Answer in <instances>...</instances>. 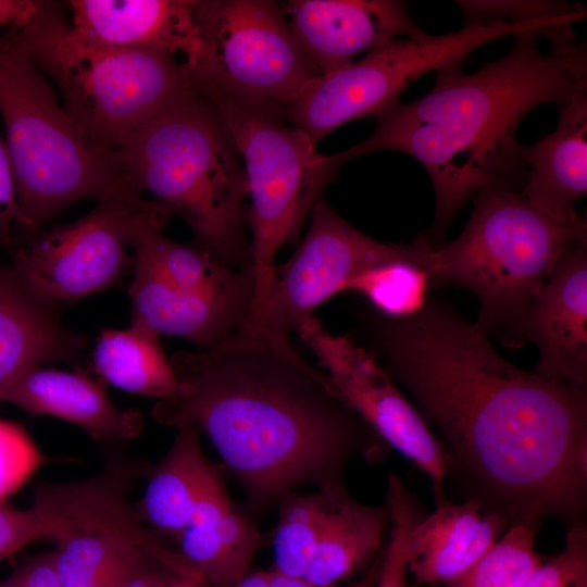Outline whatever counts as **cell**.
<instances>
[{
  "mask_svg": "<svg viewBox=\"0 0 587 587\" xmlns=\"http://www.w3.org/2000/svg\"><path fill=\"white\" fill-rule=\"evenodd\" d=\"M363 347L435 427L463 500L510 524L567 525L587 508V387L524 371L474 322L430 299L394 319L355 309Z\"/></svg>",
  "mask_w": 587,
  "mask_h": 587,
  "instance_id": "1",
  "label": "cell"
},
{
  "mask_svg": "<svg viewBox=\"0 0 587 587\" xmlns=\"http://www.w3.org/2000/svg\"><path fill=\"white\" fill-rule=\"evenodd\" d=\"M170 362L178 388L157 401L152 417L209 438L240 486L248 516L304 486L335 494L354 460H378L387 447L290 338L240 327Z\"/></svg>",
  "mask_w": 587,
  "mask_h": 587,
  "instance_id": "2",
  "label": "cell"
},
{
  "mask_svg": "<svg viewBox=\"0 0 587 587\" xmlns=\"http://www.w3.org/2000/svg\"><path fill=\"white\" fill-rule=\"evenodd\" d=\"M511 50L467 74L462 63L437 70L424 97L397 103L375 115L376 126L362 142L332 154L339 165L379 151L414 158L435 192L430 228L421 236L433 248L444 245L458 212L478 190H517L527 167L516 130L537 107H559L587 91V48L575 34L539 48L538 30L513 36Z\"/></svg>",
  "mask_w": 587,
  "mask_h": 587,
  "instance_id": "3",
  "label": "cell"
},
{
  "mask_svg": "<svg viewBox=\"0 0 587 587\" xmlns=\"http://www.w3.org/2000/svg\"><path fill=\"white\" fill-rule=\"evenodd\" d=\"M118 151L135 193H150L179 215L192 230L193 242L225 266L252 267L245 170L217 111L196 86L142 125Z\"/></svg>",
  "mask_w": 587,
  "mask_h": 587,
  "instance_id": "4",
  "label": "cell"
},
{
  "mask_svg": "<svg viewBox=\"0 0 587 587\" xmlns=\"http://www.w3.org/2000/svg\"><path fill=\"white\" fill-rule=\"evenodd\" d=\"M0 112L21 211L36 230L79 201L140 198L120 151L89 137L52 85L5 34L0 36Z\"/></svg>",
  "mask_w": 587,
  "mask_h": 587,
  "instance_id": "5",
  "label": "cell"
},
{
  "mask_svg": "<svg viewBox=\"0 0 587 587\" xmlns=\"http://www.w3.org/2000/svg\"><path fill=\"white\" fill-rule=\"evenodd\" d=\"M4 34L55 83L74 122L111 150L195 89L189 68L171 54L82 42L57 2L45 1L30 24Z\"/></svg>",
  "mask_w": 587,
  "mask_h": 587,
  "instance_id": "6",
  "label": "cell"
},
{
  "mask_svg": "<svg viewBox=\"0 0 587 587\" xmlns=\"http://www.w3.org/2000/svg\"><path fill=\"white\" fill-rule=\"evenodd\" d=\"M586 237L585 218L559 223L519 190L486 187L474 195L462 233L430 251L429 272L435 285L472 291L479 302L474 323L498 336L536 296L561 255Z\"/></svg>",
  "mask_w": 587,
  "mask_h": 587,
  "instance_id": "7",
  "label": "cell"
},
{
  "mask_svg": "<svg viewBox=\"0 0 587 587\" xmlns=\"http://www.w3.org/2000/svg\"><path fill=\"white\" fill-rule=\"evenodd\" d=\"M118 449L107 452L95 476L66 483H40L32 509L45 538L52 539L63 587H122L140 567L155 563L201 580L162 533L135 514L129 492L148 467Z\"/></svg>",
  "mask_w": 587,
  "mask_h": 587,
  "instance_id": "8",
  "label": "cell"
},
{
  "mask_svg": "<svg viewBox=\"0 0 587 587\" xmlns=\"http://www.w3.org/2000/svg\"><path fill=\"white\" fill-rule=\"evenodd\" d=\"M195 86L217 111L247 178L251 201L246 222L255 277L251 314L270 292L277 252L298 240L305 220L341 165L320 153L309 135L283 115Z\"/></svg>",
  "mask_w": 587,
  "mask_h": 587,
  "instance_id": "9",
  "label": "cell"
},
{
  "mask_svg": "<svg viewBox=\"0 0 587 587\" xmlns=\"http://www.w3.org/2000/svg\"><path fill=\"white\" fill-rule=\"evenodd\" d=\"M553 18L463 25L442 35L402 37L319 77L286 111L285 118L317 142L357 118L375 116L400 102L417 78L462 61L475 49L526 30L545 32Z\"/></svg>",
  "mask_w": 587,
  "mask_h": 587,
  "instance_id": "10",
  "label": "cell"
},
{
  "mask_svg": "<svg viewBox=\"0 0 587 587\" xmlns=\"http://www.w3.org/2000/svg\"><path fill=\"white\" fill-rule=\"evenodd\" d=\"M209 49L190 71L196 85L285 117L320 77L300 47L282 4L270 0H195Z\"/></svg>",
  "mask_w": 587,
  "mask_h": 587,
  "instance_id": "11",
  "label": "cell"
},
{
  "mask_svg": "<svg viewBox=\"0 0 587 587\" xmlns=\"http://www.w3.org/2000/svg\"><path fill=\"white\" fill-rule=\"evenodd\" d=\"M430 249L421 235L407 245L374 239L348 223L323 197L310 213L300 246L275 267L265 301L241 327L289 338L319 305L345 292L365 270L389 260L421 258Z\"/></svg>",
  "mask_w": 587,
  "mask_h": 587,
  "instance_id": "12",
  "label": "cell"
},
{
  "mask_svg": "<svg viewBox=\"0 0 587 587\" xmlns=\"http://www.w3.org/2000/svg\"><path fill=\"white\" fill-rule=\"evenodd\" d=\"M140 198L101 200L85 216L30 234L12 267L39 296L73 302L117 284L134 266L132 238L140 215L159 209Z\"/></svg>",
  "mask_w": 587,
  "mask_h": 587,
  "instance_id": "13",
  "label": "cell"
},
{
  "mask_svg": "<svg viewBox=\"0 0 587 587\" xmlns=\"http://www.w3.org/2000/svg\"><path fill=\"white\" fill-rule=\"evenodd\" d=\"M346 404L430 480L436 503L447 499L449 458L415 405L353 337L328 330L311 315L296 330Z\"/></svg>",
  "mask_w": 587,
  "mask_h": 587,
  "instance_id": "14",
  "label": "cell"
},
{
  "mask_svg": "<svg viewBox=\"0 0 587 587\" xmlns=\"http://www.w3.org/2000/svg\"><path fill=\"white\" fill-rule=\"evenodd\" d=\"M498 336L511 348L534 344L537 375L587 387V237L561 255L536 296Z\"/></svg>",
  "mask_w": 587,
  "mask_h": 587,
  "instance_id": "15",
  "label": "cell"
},
{
  "mask_svg": "<svg viewBox=\"0 0 587 587\" xmlns=\"http://www.w3.org/2000/svg\"><path fill=\"white\" fill-rule=\"evenodd\" d=\"M320 77L388 41L426 33L400 0H290L280 3Z\"/></svg>",
  "mask_w": 587,
  "mask_h": 587,
  "instance_id": "16",
  "label": "cell"
},
{
  "mask_svg": "<svg viewBox=\"0 0 587 587\" xmlns=\"http://www.w3.org/2000/svg\"><path fill=\"white\" fill-rule=\"evenodd\" d=\"M66 7L71 30L84 43L180 57L190 71L208 61L195 0H71Z\"/></svg>",
  "mask_w": 587,
  "mask_h": 587,
  "instance_id": "17",
  "label": "cell"
},
{
  "mask_svg": "<svg viewBox=\"0 0 587 587\" xmlns=\"http://www.w3.org/2000/svg\"><path fill=\"white\" fill-rule=\"evenodd\" d=\"M0 400L35 415L67 421L108 445L129 441L143 432L139 411L117 408L104 388L83 373L28 366L0 389Z\"/></svg>",
  "mask_w": 587,
  "mask_h": 587,
  "instance_id": "18",
  "label": "cell"
},
{
  "mask_svg": "<svg viewBox=\"0 0 587 587\" xmlns=\"http://www.w3.org/2000/svg\"><path fill=\"white\" fill-rule=\"evenodd\" d=\"M508 526L503 514L478 500L445 499L414 524L408 572L417 585L449 586L484 557Z\"/></svg>",
  "mask_w": 587,
  "mask_h": 587,
  "instance_id": "19",
  "label": "cell"
},
{
  "mask_svg": "<svg viewBox=\"0 0 587 587\" xmlns=\"http://www.w3.org/2000/svg\"><path fill=\"white\" fill-rule=\"evenodd\" d=\"M177 540L178 552L208 587H235L271 544V533L237 508L217 471Z\"/></svg>",
  "mask_w": 587,
  "mask_h": 587,
  "instance_id": "20",
  "label": "cell"
},
{
  "mask_svg": "<svg viewBox=\"0 0 587 587\" xmlns=\"http://www.w3.org/2000/svg\"><path fill=\"white\" fill-rule=\"evenodd\" d=\"M559 108L555 129L522 145L527 174L521 192L550 218L575 224L584 220L575 204L587 193V91Z\"/></svg>",
  "mask_w": 587,
  "mask_h": 587,
  "instance_id": "21",
  "label": "cell"
},
{
  "mask_svg": "<svg viewBox=\"0 0 587 587\" xmlns=\"http://www.w3.org/2000/svg\"><path fill=\"white\" fill-rule=\"evenodd\" d=\"M128 295L132 322L158 335L185 338L200 350L233 336L248 319L254 299L252 294L210 296L182 291L138 264H134Z\"/></svg>",
  "mask_w": 587,
  "mask_h": 587,
  "instance_id": "22",
  "label": "cell"
},
{
  "mask_svg": "<svg viewBox=\"0 0 587 587\" xmlns=\"http://www.w3.org/2000/svg\"><path fill=\"white\" fill-rule=\"evenodd\" d=\"M58 305L0 264V389L25 367L80 358L85 337L64 327Z\"/></svg>",
  "mask_w": 587,
  "mask_h": 587,
  "instance_id": "23",
  "label": "cell"
},
{
  "mask_svg": "<svg viewBox=\"0 0 587 587\" xmlns=\"http://www.w3.org/2000/svg\"><path fill=\"white\" fill-rule=\"evenodd\" d=\"M172 213L164 207L137 220L132 238L134 264L171 287L191 294L227 296L255 292L253 267L233 270L197 243H180L163 233Z\"/></svg>",
  "mask_w": 587,
  "mask_h": 587,
  "instance_id": "24",
  "label": "cell"
},
{
  "mask_svg": "<svg viewBox=\"0 0 587 587\" xmlns=\"http://www.w3.org/2000/svg\"><path fill=\"white\" fill-rule=\"evenodd\" d=\"M176 429L166 453L148 465L146 489L134 510L142 523L177 539L218 470L203 451L195 426L185 424Z\"/></svg>",
  "mask_w": 587,
  "mask_h": 587,
  "instance_id": "25",
  "label": "cell"
},
{
  "mask_svg": "<svg viewBox=\"0 0 587 587\" xmlns=\"http://www.w3.org/2000/svg\"><path fill=\"white\" fill-rule=\"evenodd\" d=\"M390 525L386 505L355 500L346 489L332 501L312 561L303 576L316 587H333L378 557Z\"/></svg>",
  "mask_w": 587,
  "mask_h": 587,
  "instance_id": "26",
  "label": "cell"
},
{
  "mask_svg": "<svg viewBox=\"0 0 587 587\" xmlns=\"http://www.w3.org/2000/svg\"><path fill=\"white\" fill-rule=\"evenodd\" d=\"M159 336L135 322L126 329H101L93 351L97 374L132 394L158 400L171 397L178 379Z\"/></svg>",
  "mask_w": 587,
  "mask_h": 587,
  "instance_id": "27",
  "label": "cell"
},
{
  "mask_svg": "<svg viewBox=\"0 0 587 587\" xmlns=\"http://www.w3.org/2000/svg\"><path fill=\"white\" fill-rule=\"evenodd\" d=\"M338 492L294 491L277 503V522L271 533L273 571L290 577L304 576Z\"/></svg>",
  "mask_w": 587,
  "mask_h": 587,
  "instance_id": "28",
  "label": "cell"
},
{
  "mask_svg": "<svg viewBox=\"0 0 587 587\" xmlns=\"http://www.w3.org/2000/svg\"><path fill=\"white\" fill-rule=\"evenodd\" d=\"M382 262L355 276L345 291L355 292L376 312L394 319L421 312L435 286L429 272V254Z\"/></svg>",
  "mask_w": 587,
  "mask_h": 587,
  "instance_id": "29",
  "label": "cell"
},
{
  "mask_svg": "<svg viewBox=\"0 0 587 587\" xmlns=\"http://www.w3.org/2000/svg\"><path fill=\"white\" fill-rule=\"evenodd\" d=\"M538 527L510 524L484 557L448 587H523L542 563L535 550Z\"/></svg>",
  "mask_w": 587,
  "mask_h": 587,
  "instance_id": "30",
  "label": "cell"
},
{
  "mask_svg": "<svg viewBox=\"0 0 587 587\" xmlns=\"http://www.w3.org/2000/svg\"><path fill=\"white\" fill-rule=\"evenodd\" d=\"M385 503L389 510L390 525L374 587H408L410 535L423 513L416 496L396 474L388 476Z\"/></svg>",
  "mask_w": 587,
  "mask_h": 587,
  "instance_id": "31",
  "label": "cell"
},
{
  "mask_svg": "<svg viewBox=\"0 0 587 587\" xmlns=\"http://www.w3.org/2000/svg\"><path fill=\"white\" fill-rule=\"evenodd\" d=\"M465 25L494 22H532L586 10L582 4L555 0H458Z\"/></svg>",
  "mask_w": 587,
  "mask_h": 587,
  "instance_id": "32",
  "label": "cell"
},
{
  "mask_svg": "<svg viewBox=\"0 0 587 587\" xmlns=\"http://www.w3.org/2000/svg\"><path fill=\"white\" fill-rule=\"evenodd\" d=\"M47 461L23 426L0 419V502L15 492Z\"/></svg>",
  "mask_w": 587,
  "mask_h": 587,
  "instance_id": "33",
  "label": "cell"
},
{
  "mask_svg": "<svg viewBox=\"0 0 587 587\" xmlns=\"http://www.w3.org/2000/svg\"><path fill=\"white\" fill-rule=\"evenodd\" d=\"M523 587H587V525H567L563 549L541 563Z\"/></svg>",
  "mask_w": 587,
  "mask_h": 587,
  "instance_id": "34",
  "label": "cell"
},
{
  "mask_svg": "<svg viewBox=\"0 0 587 587\" xmlns=\"http://www.w3.org/2000/svg\"><path fill=\"white\" fill-rule=\"evenodd\" d=\"M20 227L29 234L36 230L20 209L7 143L0 136V237L4 247L15 249L13 232Z\"/></svg>",
  "mask_w": 587,
  "mask_h": 587,
  "instance_id": "35",
  "label": "cell"
},
{
  "mask_svg": "<svg viewBox=\"0 0 587 587\" xmlns=\"http://www.w3.org/2000/svg\"><path fill=\"white\" fill-rule=\"evenodd\" d=\"M42 538L43 527L32 508L21 510L0 502V561Z\"/></svg>",
  "mask_w": 587,
  "mask_h": 587,
  "instance_id": "36",
  "label": "cell"
},
{
  "mask_svg": "<svg viewBox=\"0 0 587 587\" xmlns=\"http://www.w3.org/2000/svg\"><path fill=\"white\" fill-rule=\"evenodd\" d=\"M14 575L22 587H63L53 551L28 559Z\"/></svg>",
  "mask_w": 587,
  "mask_h": 587,
  "instance_id": "37",
  "label": "cell"
},
{
  "mask_svg": "<svg viewBox=\"0 0 587 587\" xmlns=\"http://www.w3.org/2000/svg\"><path fill=\"white\" fill-rule=\"evenodd\" d=\"M45 1L0 0V36L30 24L41 12Z\"/></svg>",
  "mask_w": 587,
  "mask_h": 587,
  "instance_id": "38",
  "label": "cell"
},
{
  "mask_svg": "<svg viewBox=\"0 0 587 587\" xmlns=\"http://www.w3.org/2000/svg\"><path fill=\"white\" fill-rule=\"evenodd\" d=\"M183 579L191 578L184 577L162 565L151 563L136 571L122 587H177Z\"/></svg>",
  "mask_w": 587,
  "mask_h": 587,
  "instance_id": "39",
  "label": "cell"
},
{
  "mask_svg": "<svg viewBox=\"0 0 587 587\" xmlns=\"http://www.w3.org/2000/svg\"><path fill=\"white\" fill-rule=\"evenodd\" d=\"M235 587H271L270 571L249 572Z\"/></svg>",
  "mask_w": 587,
  "mask_h": 587,
  "instance_id": "40",
  "label": "cell"
},
{
  "mask_svg": "<svg viewBox=\"0 0 587 587\" xmlns=\"http://www.w3.org/2000/svg\"><path fill=\"white\" fill-rule=\"evenodd\" d=\"M0 587H22L16 576L13 574L0 582Z\"/></svg>",
  "mask_w": 587,
  "mask_h": 587,
  "instance_id": "41",
  "label": "cell"
},
{
  "mask_svg": "<svg viewBox=\"0 0 587 587\" xmlns=\"http://www.w3.org/2000/svg\"><path fill=\"white\" fill-rule=\"evenodd\" d=\"M177 587H208L204 583L192 580V579H183Z\"/></svg>",
  "mask_w": 587,
  "mask_h": 587,
  "instance_id": "42",
  "label": "cell"
},
{
  "mask_svg": "<svg viewBox=\"0 0 587 587\" xmlns=\"http://www.w3.org/2000/svg\"><path fill=\"white\" fill-rule=\"evenodd\" d=\"M0 246H4L2 238L0 237Z\"/></svg>",
  "mask_w": 587,
  "mask_h": 587,
  "instance_id": "43",
  "label": "cell"
},
{
  "mask_svg": "<svg viewBox=\"0 0 587 587\" xmlns=\"http://www.w3.org/2000/svg\"><path fill=\"white\" fill-rule=\"evenodd\" d=\"M580 12H582V11H580ZM583 12H585V11H583ZM585 14H586V12H585ZM586 17H587V14H586ZM567 28H569V27H567ZM564 29H565V28H564ZM560 30H561V29H560ZM557 32H558V30H557ZM554 33H555V32H554ZM552 34H553V33H552ZM550 35H551V34H550Z\"/></svg>",
  "mask_w": 587,
  "mask_h": 587,
  "instance_id": "44",
  "label": "cell"
}]
</instances>
